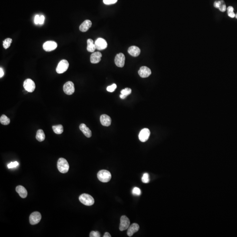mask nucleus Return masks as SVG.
<instances>
[{
	"label": "nucleus",
	"mask_w": 237,
	"mask_h": 237,
	"mask_svg": "<svg viewBox=\"0 0 237 237\" xmlns=\"http://www.w3.org/2000/svg\"><path fill=\"white\" fill-rule=\"evenodd\" d=\"M228 15L229 17H231V18H234V17L236 16V15H235V13H234V12L228 13Z\"/></svg>",
	"instance_id": "nucleus-38"
},
{
	"label": "nucleus",
	"mask_w": 237,
	"mask_h": 237,
	"mask_svg": "<svg viewBox=\"0 0 237 237\" xmlns=\"http://www.w3.org/2000/svg\"><path fill=\"white\" fill-rule=\"evenodd\" d=\"M227 10H228V13L234 12V8L232 6H229L227 9Z\"/></svg>",
	"instance_id": "nucleus-36"
},
{
	"label": "nucleus",
	"mask_w": 237,
	"mask_h": 237,
	"mask_svg": "<svg viewBox=\"0 0 237 237\" xmlns=\"http://www.w3.org/2000/svg\"><path fill=\"white\" fill-rule=\"evenodd\" d=\"M79 129L86 137L89 138L92 136V132L90 129L85 124H82L79 125Z\"/></svg>",
	"instance_id": "nucleus-18"
},
{
	"label": "nucleus",
	"mask_w": 237,
	"mask_h": 237,
	"mask_svg": "<svg viewBox=\"0 0 237 237\" xmlns=\"http://www.w3.org/2000/svg\"><path fill=\"white\" fill-rule=\"evenodd\" d=\"M36 139L40 142H42L45 140V135L44 131L41 129H39L37 132L36 136Z\"/></svg>",
	"instance_id": "nucleus-23"
},
{
	"label": "nucleus",
	"mask_w": 237,
	"mask_h": 237,
	"mask_svg": "<svg viewBox=\"0 0 237 237\" xmlns=\"http://www.w3.org/2000/svg\"><path fill=\"white\" fill-rule=\"evenodd\" d=\"M139 228H140V227L137 223H133L128 228L127 232V236L129 237L132 236L135 233L138 231Z\"/></svg>",
	"instance_id": "nucleus-15"
},
{
	"label": "nucleus",
	"mask_w": 237,
	"mask_h": 237,
	"mask_svg": "<svg viewBox=\"0 0 237 237\" xmlns=\"http://www.w3.org/2000/svg\"><path fill=\"white\" fill-rule=\"evenodd\" d=\"M132 90L131 88H126L125 89H123L121 90V94H120L119 97L120 98L122 99H124L126 98L127 96L129 95L132 93Z\"/></svg>",
	"instance_id": "nucleus-24"
},
{
	"label": "nucleus",
	"mask_w": 237,
	"mask_h": 237,
	"mask_svg": "<svg viewBox=\"0 0 237 237\" xmlns=\"http://www.w3.org/2000/svg\"><path fill=\"white\" fill-rule=\"evenodd\" d=\"M111 236L108 232H105L104 234L103 237H111Z\"/></svg>",
	"instance_id": "nucleus-39"
},
{
	"label": "nucleus",
	"mask_w": 237,
	"mask_h": 237,
	"mask_svg": "<svg viewBox=\"0 0 237 237\" xmlns=\"http://www.w3.org/2000/svg\"><path fill=\"white\" fill-rule=\"evenodd\" d=\"M16 191L21 198H25L27 196V191L23 186L21 185L17 186Z\"/></svg>",
	"instance_id": "nucleus-21"
},
{
	"label": "nucleus",
	"mask_w": 237,
	"mask_h": 237,
	"mask_svg": "<svg viewBox=\"0 0 237 237\" xmlns=\"http://www.w3.org/2000/svg\"><path fill=\"white\" fill-rule=\"evenodd\" d=\"M19 165V163L18 162L15 161L14 162H11L8 165V167L9 169L15 168V167H17Z\"/></svg>",
	"instance_id": "nucleus-32"
},
{
	"label": "nucleus",
	"mask_w": 237,
	"mask_h": 237,
	"mask_svg": "<svg viewBox=\"0 0 237 237\" xmlns=\"http://www.w3.org/2000/svg\"><path fill=\"white\" fill-rule=\"evenodd\" d=\"M90 237H101V235L98 231H92L90 234Z\"/></svg>",
	"instance_id": "nucleus-31"
},
{
	"label": "nucleus",
	"mask_w": 237,
	"mask_h": 237,
	"mask_svg": "<svg viewBox=\"0 0 237 237\" xmlns=\"http://www.w3.org/2000/svg\"><path fill=\"white\" fill-rule=\"evenodd\" d=\"M132 194L135 196H139L141 194V190L137 187H134L132 190Z\"/></svg>",
	"instance_id": "nucleus-29"
},
{
	"label": "nucleus",
	"mask_w": 237,
	"mask_h": 237,
	"mask_svg": "<svg viewBox=\"0 0 237 237\" xmlns=\"http://www.w3.org/2000/svg\"><path fill=\"white\" fill-rule=\"evenodd\" d=\"M63 91L67 95H72L75 92L74 83L71 81H68L63 86Z\"/></svg>",
	"instance_id": "nucleus-7"
},
{
	"label": "nucleus",
	"mask_w": 237,
	"mask_h": 237,
	"mask_svg": "<svg viewBox=\"0 0 237 237\" xmlns=\"http://www.w3.org/2000/svg\"><path fill=\"white\" fill-rule=\"evenodd\" d=\"M142 181L144 183H148L149 181H150L149 174H148V173H145L144 174H143V175L142 177Z\"/></svg>",
	"instance_id": "nucleus-28"
},
{
	"label": "nucleus",
	"mask_w": 237,
	"mask_h": 237,
	"mask_svg": "<svg viewBox=\"0 0 237 237\" xmlns=\"http://www.w3.org/2000/svg\"><path fill=\"white\" fill-rule=\"evenodd\" d=\"M12 40L10 38L6 39L4 41H3V45L4 48L5 49H7L10 46L11 44L12 43Z\"/></svg>",
	"instance_id": "nucleus-27"
},
{
	"label": "nucleus",
	"mask_w": 237,
	"mask_h": 237,
	"mask_svg": "<svg viewBox=\"0 0 237 237\" xmlns=\"http://www.w3.org/2000/svg\"><path fill=\"white\" fill-rule=\"evenodd\" d=\"M130 225V221L129 218L124 215L122 216L120 218V223L119 228L120 231H124L128 229Z\"/></svg>",
	"instance_id": "nucleus-6"
},
{
	"label": "nucleus",
	"mask_w": 237,
	"mask_h": 237,
	"mask_svg": "<svg viewBox=\"0 0 237 237\" xmlns=\"http://www.w3.org/2000/svg\"><path fill=\"white\" fill-rule=\"evenodd\" d=\"M52 128L54 132L58 134H62L64 131V128L62 125L59 124L58 125L53 126Z\"/></svg>",
	"instance_id": "nucleus-25"
},
{
	"label": "nucleus",
	"mask_w": 237,
	"mask_h": 237,
	"mask_svg": "<svg viewBox=\"0 0 237 237\" xmlns=\"http://www.w3.org/2000/svg\"><path fill=\"white\" fill-rule=\"evenodd\" d=\"M45 17L44 15H42L40 16V19L39 23V24L40 25H42L44 23V21H45Z\"/></svg>",
	"instance_id": "nucleus-35"
},
{
	"label": "nucleus",
	"mask_w": 237,
	"mask_h": 237,
	"mask_svg": "<svg viewBox=\"0 0 237 237\" xmlns=\"http://www.w3.org/2000/svg\"><path fill=\"white\" fill-rule=\"evenodd\" d=\"M150 135V132L148 128H144L141 130L139 134V140L142 142H146L149 138Z\"/></svg>",
	"instance_id": "nucleus-9"
},
{
	"label": "nucleus",
	"mask_w": 237,
	"mask_h": 237,
	"mask_svg": "<svg viewBox=\"0 0 237 237\" xmlns=\"http://www.w3.org/2000/svg\"><path fill=\"white\" fill-rule=\"evenodd\" d=\"M4 75V72L1 67L0 68V77L2 78Z\"/></svg>",
	"instance_id": "nucleus-37"
},
{
	"label": "nucleus",
	"mask_w": 237,
	"mask_h": 237,
	"mask_svg": "<svg viewBox=\"0 0 237 237\" xmlns=\"http://www.w3.org/2000/svg\"><path fill=\"white\" fill-rule=\"evenodd\" d=\"M92 25V22L90 20H86L79 26V30L83 32L87 31Z\"/></svg>",
	"instance_id": "nucleus-19"
},
{
	"label": "nucleus",
	"mask_w": 237,
	"mask_h": 237,
	"mask_svg": "<svg viewBox=\"0 0 237 237\" xmlns=\"http://www.w3.org/2000/svg\"><path fill=\"white\" fill-rule=\"evenodd\" d=\"M152 74L151 69L147 66H142L138 71V74L142 78H146Z\"/></svg>",
	"instance_id": "nucleus-13"
},
{
	"label": "nucleus",
	"mask_w": 237,
	"mask_h": 237,
	"mask_svg": "<svg viewBox=\"0 0 237 237\" xmlns=\"http://www.w3.org/2000/svg\"><path fill=\"white\" fill-rule=\"evenodd\" d=\"M87 50L90 52H93L95 50L96 47L94 41L91 39H89L87 40Z\"/></svg>",
	"instance_id": "nucleus-22"
},
{
	"label": "nucleus",
	"mask_w": 237,
	"mask_h": 237,
	"mask_svg": "<svg viewBox=\"0 0 237 237\" xmlns=\"http://www.w3.org/2000/svg\"><path fill=\"white\" fill-rule=\"evenodd\" d=\"M214 6L215 8L219 9L222 12H224L227 9L225 2L223 0L216 1L214 2Z\"/></svg>",
	"instance_id": "nucleus-20"
},
{
	"label": "nucleus",
	"mask_w": 237,
	"mask_h": 237,
	"mask_svg": "<svg viewBox=\"0 0 237 237\" xmlns=\"http://www.w3.org/2000/svg\"><path fill=\"white\" fill-rule=\"evenodd\" d=\"M69 67V63L66 60L63 59L61 61L58 65L56 71L59 74H63L67 71Z\"/></svg>",
	"instance_id": "nucleus-4"
},
{
	"label": "nucleus",
	"mask_w": 237,
	"mask_h": 237,
	"mask_svg": "<svg viewBox=\"0 0 237 237\" xmlns=\"http://www.w3.org/2000/svg\"><path fill=\"white\" fill-rule=\"evenodd\" d=\"M79 199L82 204L86 206H92L95 203L94 198L87 194H83L79 196Z\"/></svg>",
	"instance_id": "nucleus-2"
},
{
	"label": "nucleus",
	"mask_w": 237,
	"mask_h": 237,
	"mask_svg": "<svg viewBox=\"0 0 237 237\" xmlns=\"http://www.w3.org/2000/svg\"><path fill=\"white\" fill-rule=\"evenodd\" d=\"M96 48L98 50H103L106 48L108 44L106 41L102 38H98L95 42Z\"/></svg>",
	"instance_id": "nucleus-11"
},
{
	"label": "nucleus",
	"mask_w": 237,
	"mask_h": 237,
	"mask_svg": "<svg viewBox=\"0 0 237 237\" xmlns=\"http://www.w3.org/2000/svg\"><path fill=\"white\" fill-rule=\"evenodd\" d=\"M236 19H237V13L236 15Z\"/></svg>",
	"instance_id": "nucleus-40"
},
{
	"label": "nucleus",
	"mask_w": 237,
	"mask_h": 237,
	"mask_svg": "<svg viewBox=\"0 0 237 237\" xmlns=\"http://www.w3.org/2000/svg\"><path fill=\"white\" fill-rule=\"evenodd\" d=\"M30 222L32 225H35L39 223L41 219V215L38 212H34L30 216Z\"/></svg>",
	"instance_id": "nucleus-8"
},
{
	"label": "nucleus",
	"mask_w": 237,
	"mask_h": 237,
	"mask_svg": "<svg viewBox=\"0 0 237 237\" xmlns=\"http://www.w3.org/2000/svg\"><path fill=\"white\" fill-rule=\"evenodd\" d=\"M128 52L131 56L133 57H137L141 53V50L138 47L135 46L130 47L128 48Z\"/></svg>",
	"instance_id": "nucleus-17"
},
{
	"label": "nucleus",
	"mask_w": 237,
	"mask_h": 237,
	"mask_svg": "<svg viewBox=\"0 0 237 237\" xmlns=\"http://www.w3.org/2000/svg\"><path fill=\"white\" fill-rule=\"evenodd\" d=\"M23 87L27 91L32 93L35 90L36 85L33 80L30 79H27L24 81Z\"/></svg>",
	"instance_id": "nucleus-5"
},
{
	"label": "nucleus",
	"mask_w": 237,
	"mask_h": 237,
	"mask_svg": "<svg viewBox=\"0 0 237 237\" xmlns=\"http://www.w3.org/2000/svg\"><path fill=\"white\" fill-rule=\"evenodd\" d=\"M117 87V86L115 84H113L112 85L109 86L107 87V90L109 92H113L115 91Z\"/></svg>",
	"instance_id": "nucleus-30"
},
{
	"label": "nucleus",
	"mask_w": 237,
	"mask_h": 237,
	"mask_svg": "<svg viewBox=\"0 0 237 237\" xmlns=\"http://www.w3.org/2000/svg\"><path fill=\"white\" fill-rule=\"evenodd\" d=\"M100 122L102 125L108 126L111 125L112 120L110 116L105 114H103L100 116Z\"/></svg>",
	"instance_id": "nucleus-16"
},
{
	"label": "nucleus",
	"mask_w": 237,
	"mask_h": 237,
	"mask_svg": "<svg viewBox=\"0 0 237 237\" xmlns=\"http://www.w3.org/2000/svg\"><path fill=\"white\" fill-rule=\"evenodd\" d=\"M40 19V16L39 15H36L35 16V18H34V22L35 24H38L39 23Z\"/></svg>",
	"instance_id": "nucleus-34"
},
{
	"label": "nucleus",
	"mask_w": 237,
	"mask_h": 237,
	"mask_svg": "<svg viewBox=\"0 0 237 237\" xmlns=\"http://www.w3.org/2000/svg\"><path fill=\"white\" fill-rule=\"evenodd\" d=\"M43 47L45 51H51L56 48L57 44L54 41H48L44 43Z\"/></svg>",
	"instance_id": "nucleus-12"
},
{
	"label": "nucleus",
	"mask_w": 237,
	"mask_h": 237,
	"mask_svg": "<svg viewBox=\"0 0 237 237\" xmlns=\"http://www.w3.org/2000/svg\"><path fill=\"white\" fill-rule=\"evenodd\" d=\"M102 55L99 51L94 52L90 56V62L93 64H97L100 62L101 60Z\"/></svg>",
	"instance_id": "nucleus-14"
},
{
	"label": "nucleus",
	"mask_w": 237,
	"mask_h": 237,
	"mask_svg": "<svg viewBox=\"0 0 237 237\" xmlns=\"http://www.w3.org/2000/svg\"><path fill=\"white\" fill-rule=\"evenodd\" d=\"M57 167L60 172L63 173H66L69 170V164L66 159L61 158L58 161Z\"/></svg>",
	"instance_id": "nucleus-1"
},
{
	"label": "nucleus",
	"mask_w": 237,
	"mask_h": 237,
	"mask_svg": "<svg viewBox=\"0 0 237 237\" xmlns=\"http://www.w3.org/2000/svg\"><path fill=\"white\" fill-rule=\"evenodd\" d=\"M0 122L2 124L7 125L10 123V120L9 118H8L5 115H2L0 118Z\"/></svg>",
	"instance_id": "nucleus-26"
},
{
	"label": "nucleus",
	"mask_w": 237,
	"mask_h": 237,
	"mask_svg": "<svg viewBox=\"0 0 237 237\" xmlns=\"http://www.w3.org/2000/svg\"><path fill=\"white\" fill-rule=\"evenodd\" d=\"M98 178L100 181L103 183L109 182L112 178L110 172L107 170H101L98 172L97 174Z\"/></svg>",
	"instance_id": "nucleus-3"
},
{
	"label": "nucleus",
	"mask_w": 237,
	"mask_h": 237,
	"mask_svg": "<svg viewBox=\"0 0 237 237\" xmlns=\"http://www.w3.org/2000/svg\"><path fill=\"white\" fill-rule=\"evenodd\" d=\"M125 61V57L123 53L117 54L115 59L116 65L119 67L122 68L124 66Z\"/></svg>",
	"instance_id": "nucleus-10"
},
{
	"label": "nucleus",
	"mask_w": 237,
	"mask_h": 237,
	"mask_svg": "<svg viewBox=\"0 0 237 237\" xmlns=\"http://www.w3.org/2000/svg\"><path fill=\"white\" fill-rule=\"evenodd\" d=\"M118 0H103V2L106 5L114 4L117 2Z\"/></svg>",
	"instance_id": "nucleus-33"
}]
</instances>
